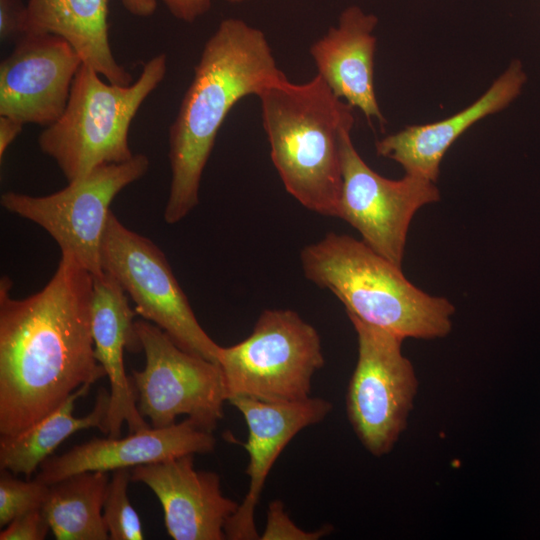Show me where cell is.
<instances>
[{"label": "cell", "instance_id": "obj_29", "mask_svg": "<svg viewBox=\"0 0 540 540\" xmlns=\"http://www.w3.org/2000/svg\"><path fill=\"white\" fill-rule=\"evenodd\" d=\"M124 8L132 15L138 17L151 16L156 8V0H122Z\"/></svg>", "mask_w": 540, "mask_h": 540}, {"label": "cell", "instance_id": "obj_5", "mask_svg": "<svg viewBox=\"0 0 540 540\" xmlns=\"http://www.w3.org/2000/svg\"><path fill=\"white\" fill-rule=\"evenodd\" d=\"M167 56L160 53L145 63L129 85L104 82L93 68L82 64L60 118L38 137L43 153L52 158L68 182L94 168L129 160V128L146 98L162 82Z\"/></svg>", "mask_w": 540, "mask_h": 540}, {"label": "cell", "instance_id": "obj_27", "mask_svg": "<svg viewBox=\"0 0 540 540\" xmlns=\"http://www.w3.org/2000/svg\"><path fill=\"white\" fill-rule=\"evenodd\" d=\"M178 20L192 23L209 11L212 0H160Z\"/></svg>", "mask_w": 540, "mask_h": 540}, {"label": "cell", "instance_id": "obj_12", "mask_svg": "<svg viewBox=\"0 0 540 540\" xmlns=\"http://www.w3.org/2000/svg\"><path fill=\"white\" fill-rule=\"evenodd\" d=\"M83 64L77 51L53 34H24L0 65V115L48 127L63 114Z\"/></svg>", "mask_w": 540, "mask_h": 540}, {"label": "cell", "instance_id": "obj_25", "mask_svg": "<svg viewBox=\"0 0 540 540\" xmlns=\"http://www.w3.org/2000/svg\"><path fill=\"white\" fill-rule=\"evenodd\" d=\"M50 525L42 508L24 513L14 518L0 532V540H43Z\"/></svg>", "mask_w": 540, "mask_h": 540}, {"label": "cell", "instance_id": "obj_10", "mask_svg": "<svg viewBox=\"0 0 540 540\" xmlns=\"http://www.w3.org/2000/svg\"><path fill=\"white\" fill-rule=\"evenodd\" d=\"M135 327L146 360L131 374L141 415L154 428L187 415L213 432L227 401L219 364L185 351L150 321L137 320Z\"/></svg>", "mask_w": 540, "mask_h": 540}, {"label": "cell", "instance_id": "obj_22", "mask_svg": "<svg viewBox=\"0 0 540 540\" xmlns=\"http://www.w3.org/2000/svg\"><path fill=\"white\" fill-rule=\"evenodd\" d=\"M130 481V469H117L113 471L106 489L102 515L111 540H142L144 538L140 517L127 494Z\"/></svg>", "mask_w": 540, "mask_h": 540}, {"label": "cell", "instance_id": "obj_17", "mask_svg": "<svg viewBox=\"0 0 540 540\" xmlns=\"http://www.w3.org/2000/svg\"><path fill=\"white\" fill-rule=\"evenodd\" d=\"M527 80L520 60H513L472 104L442 120L409 125L379 139L376 152L402 166L405 174L437 182L443 157L474 124L508 107Z\"/></svg>", "mask_w": 540, "mask_h": 540}, {"label": "cell", "instance_id": "obj_16", "mask_svg": "<svg viewBox=\"0 0 540 540\" xmlns=\"http://www.w3.org/2000/svg\"><path fill=\"white\" fill-rule=\"evenodd\" d=\"M215 445L213 432L187 417L180 423L150 427L124 438H92L60 456L47 458L35 479L50 485L76 473L113 472L185 454L209 453Z\"/></svg>", "mask_w": 540, "mask_h": 540}, {"label": "cell", "instance_id": "obj_1", "mask_svg": "<svg viewBox=\"0 0 540 540\" xmlns=\"http://www.w3.org/2000/svg\"><path fill=\"white\" fill-rule=\"evenodd\" d=\"M0 281V436L17 435L57 409L83 385L106 376L91 332L92 274L61 253L40 291L10 295Z\"/></svg>", "mask_w": 540, "mask_h": 540}, {"label": "cell", "instance_id": "obj_9", "mask_svg": "<svg viewBox=\"0 0 540 540\" xmlns=\"http://www.w3.org/2000/svg\"><path fill=\"white\" fill-rule=\"evenodd\" d=\"M358 355L348 383L346 411L363 447L373 456L391 452L405 431L418 390L403 338L348 316Z\"/></svg>", "mask_w": 540, "mask_h": 540}, {"label": "cell", "instance_id": "obj_23", "mask_svg": "<svg viewBox=\"0 0 540 540\" xmlns=\"http://www.w3.org/2000/svg\"><path fill=\"white\" fill-rule=\"evenodd\" d=\"M49 491V485L37 479L23 481L9 471L1 470L0 476V526L8 525L14 518L41 509Z\"/></svg>", "mask_w": 540, "mask_h": 540}, {"label": "cell", "instance_id": "obj_28", "mask_svg": "<svg viewBox=\"0 0 540 540\" xmlns=\"http://www.w3.org/2000/svg\"><path fill=\"white\" fill-rule=\"evenodd\" d=\"M24 124L12 117L0 115V159H3L7 149L22 132Z\"/></svg>", "mask_w": 540, "mask_h": 540}, {"label": "cell", "instance_id": "obj_2", "mask_svg": "<svg viewBox=\"0 0 540 540\" xmlns=\"http://www.w3.org/2000/svg\"><path fill=\"white\" fill-rule=\"evenodd\" d=\"M285 78L261 30L237 18L220 22L203 47L170 126L166 223L179 222L198 205L203 170L234 105Z\"/></svg>", "mask_w": 540, "mask_h": 540}, {"label": "cell", "instance_id": "obj_6", "mask_svg": "<svg viewBox=\"0 0 540 540\" xmlns=\"http://www.w3.org/2000/svg\"><path fill=\"white\" fill-rule=\"evenodd\" d=\"M217 363L226 400L293 402L310 397L312 378L323 367L317 330L295 311L265 310L243 341L220 348Z\"/></svg>", "mask_w": 540, "mask_h": 540}, {"label": "cell", "instance_id": "obj_19", "mask_svg": "<svg viewBox=\"0 0 540 540\" xmlns=\"http://www.w3.org/2000/svg\"><path fill=\"white\" fill-rule=\"evenodd\" d=\"M109 0H28L25 34H53L65 39L108 82L129 85L109 42Z\"/></svg>", "mask_w": 540, "mask_h": 540}, {"label": "cell", "instance_id": "obj_13", "mask_svg": "<svg viewBox=\"0 0 540 540\" xmlns=\"http://www.w3.org/2000/svg\"><path fill=\"white\" fill-rule=\"evenodd\" d=\"M194 455L133 467L131 481L154 492L172 539L224 540L225 526L240 503L223 494L217 473L194 468Z\"/></svg>", "mask_w": 540, "mask_h": 540}, {"label": "cell", "instance_id": "obj_15", "mask_svg": "<svg viewBox=\"0 0 540 540\" xmlns=\"http://www.w3.org/2000/svg\"><path fill=\"white\" fill-rule=\"evenodd\" d=\"M136 315L135 309L130 307L127 293L111 275L104 271L92 275L94 353L110 384L109 409L101 430L108 437H120L124 423L130 433L151 427L138 409L136 390L124 366V351H142L135 327Z\"/></svg>", "mask_w": 540, "mask_h": 540}, {"label": "cell", "instance_id": "obj_20", "mask_svg": "<svg viewBox=\"0 0 540 540\" xmlns=\"http://www.w3.org/2000/svg\"><path fill=\"white\" fill-rule=\"evenodd\" d=\"M91 385H83L53 412L23 432L0 438V469L30 478L55 449L77 431L102 430L110 403V392L100 388L93 410L84 417H74L76 401L86 395Z\"/></svg>", "mask_w": 540, "mask_h": 540}, {"label": "cell", "instance_id": "obj_21", "mask_svg": "<svg viewBox=\"0 0 540 540\" xmlns=\"http://www.w3.org/2000/svg\"><path fill=\"white\" fill-rule=\"evenodd\" d=\"M107 472L87 471L49 485L42 506L57 540H107L103 504L109 483Z\"/></svg>", "mask_w": 540, "mask_h": 540}, {"label": "cell", "instance_id": "obj_8", "mask_svg": "<svg viewBox=\"0 0 540 540\" xmlns=\"http://www.w3.org/2000/svg\"><path fill=\"white\" fill-rule=\"evenodd\" d=\"M101 266L130 296L138 315L185 351L217 363L221 346L198 322L164 253L123 225L112 211L102 240Z\"/></svg>", "mask_w": 540, "mask_h": 540}, {"label": "cell", "instance_id": "obj_4", "mask_svg": "<svg viewBox=\"0 0 540 540\" xmlns=\"http://www.w3.org/2000/svg\"><path fill=\"white\" fill-rule=\"evenodd\" d=\"M308 280L331 291L348 316L403 339H437L452 329L453 304L413 285L398 266L345 234L328 233L301 251Z\"/></svg>", "mask_w": 540, "mask_h": 540}, {"label": "cell", "instance_id": "obj_7", "mask_svg": "<svg viewBox=\"0 0 540 540\" xmlns=\"http://www.w3.org/2000/svg\"><path fill=\"white\" fill-rule=\"evenodd\" d=\"M149 165L146 155L134 154L127 161L98 166L49 195L7 191L1 195V205L42 227L61 253L72 255L97 275L103 272L101 245L110 205L119 192L146 174Z\"/></svg>", "mask_w": 540, "mask_h": 540}, {"label": "cell", "instance_id": "obj_11", "mask_svg": "<svg viewBox=\"0 0 540 540\" xmlns=\"http://www.w3.org/2000/svg\"><path fill=\"white\" fill-rule=\"evenodd\" d=\"M341 158L338 218L354 227L373 251L401 266L412 218L440 200L436 183L409 174L398 180L381 176L362 159L351 131L342 137Z\"/></svg>", "mask_w": 540, "mask_h": 540}, {"label": "cell", "instance_id": "obj_3", "mask_svg": "<svg viewBox=\"0 0 540 540\" xmlns=\"http://www.w3.org/2000/svg\"><path fill=\"white\" fill-rule=\"evenodd\" d=\"M257 97L271 159L287 192L313 212L338 217L341 144L353 128V108L318 74L305 83L286 77Z\"/></svg>", "mask_w": 540, "mask_h": 540}, {"label": "cell", "instance_id": "obj_18", "mask_svg": "<svg viewBox=\"0 0 540 540\" xmlns=\"http://www.w3.org/2000/svg\"><path fill=\"white\" fill-rule=\"evenodd\" d=\"M378 18L352 5L342 11L338 23L310 47L317 74L332 92L371 121L386 120L374 87V56Z\"/></svg>", "mask_w": 540, "mask_h": 540}, {"label": "cell", "instance_id": "obj_14", "mask_svg": "<svg viewBox=\"0 0 540 540\" xmlns=\"http://www.w3.org/2000/svg\"><path fill=\"white\" fill-rule=\"evenodd\" d=\"M243 416L249 455L245 473L250 478L248 491L226 526V539L257 540L255 509L275 461L288 443L303 429L323 421L332 404L323 398L308 397L293 402H266L250 398L228 401Z\"/></svg>", "mask_w": 540, "mask_h": 540}, {"label": "cell", "instance_id": "obj_24", "mask_svg": "<svg viewBox=\"0 0 540 540\" xmlns=\"http://www.w3.org/2000/svg\"><path fill=\"white\" fill-rule=\"evenodd\" d=\"M331 526H324L316 531L299 528L285 511L280 500L272 501L268 506L267 521L261 540H317L330 534Z\"/></svg>", "mask_w": 540, "mask_h": 540}, {"label": "cell", "instance_id": "obj_26", "mask_svg": "<svg viewBox=\"0 0 540 540\" xmlns=\"http://www.w3.org/2000/svg\"><path fill=\"white\" fill-rule=\"evenodd\" d=\"M26 31V6L20 0H0V38L22 36Z\"/></svg>", "mask_w": 540, "mask_h": 540}, {"label": "cell", "instance_id": "obj_30", "mask_svg": "<svg viewBox=\"0 0 540 540\" xmlns=\"http://www.w3.org/2000/svg\"><path fill=\"white\" fill-rule=\"evenodd\" d=\"M224 1H226L228 3H231V4H237V3H241V2L246 1V0H224Z\"/></svg>", "mask_w": 540, "mask_h": 540}]
</instances>
